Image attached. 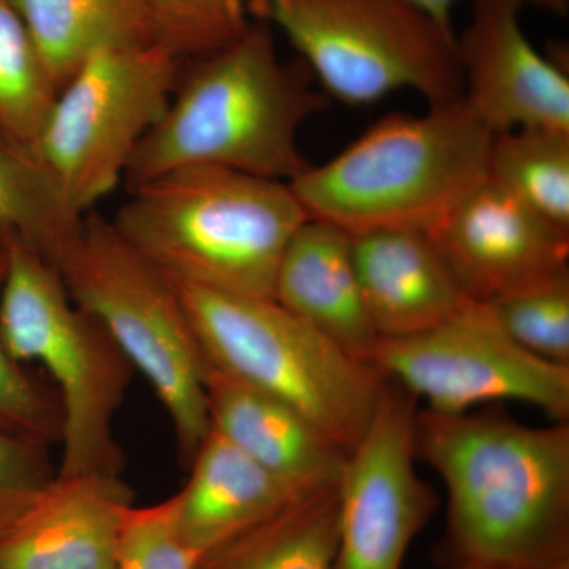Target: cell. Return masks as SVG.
Masks as SVG:
<instances>
[{"label":"cell","mask_w":569,"mask_h":569,"mask_svg":"<svg viewBox=\"0 0 569 569\" xmlns=\"http://www.w3.org/2000/svg\"><path fill=\"white\" fill-rule=\"evenodd\" d=\"M182 62L159 44L96 52L58 93L29 153L62 208L81 220L126 179L162 118Z\"/></svg>","instance_id":"9c48e42d"},{"label":"cell","mask_w":569,"mask_h":569,"mask_svg":"<svg viewBox=\"0 0 569 569\" xmlns=\"http://www.w3.org/2000/svg\"><path fill=\"white\" fill-rule=\"evenodd\" d=\"M206 396L212 429L277 477L302 490L339 481L348 452L301 411L209 362Z\"/></svg>","instance_id":"2e32d148"},{"label":"cell","mask_w":569,"mask_h":569,"mask_svg":"<svg viewBox=\"0 0 569 569\" xmlns=\"http://www.w3.org/2000/svg\"><path fill=\"white\" fill-rule=\"evenodd\" d=\"M313 82L301 59H280L268 22H250L227 47L182 63L170 103L134 151L123 182L133 189L192 167L293 181L310 164L299 130L328 103Z\"/></svg>","instance_id":"7a4b0ae2"},{"label":"cell","mask_w":569,"mask_h":569,"mask_svg":"<svg viewBox=\"0 0 569 569\" xmlns=\"http://www.w3.org/2000/svg\"><path fill=\"white\" fill-rule=\"evenodd\" d=\"M264 22L343 103H376L402 89L429 107L462 99L458 33L410 0H266Z\"/></svg>","instance_id":"ba28073f"},{"label":"cell","mask_w":569,"mask_h":569,"mask_svg":"<svg viewBox=\"0 0 569 569\" xmlns=\"http://www.w3.org/2000/svg\"><path fill=\"white\" fill-rule=\"evenodd\" d=\"M447 569H569V561H561V563L552 565V567L545 568H511V567H497V565L485 563H458L448 567Z\"/></svg>","instance_id":"f546056e"},{"label":"cell","mask_w":569,"mask_h":569,"mask_svg":"<svg viewBox=\"0 0 569 569\" xmlns=\"http://www.w3.org/2000/svg\"><path fill=\"white\" fill-rule=\"evenodd\" d=\"M111 220L174 282L272 298L288 242L307 216L290 183L217 167L133 187Z\"/></svg>","instance_id":"3957f363"},{"label":"cell","mask_w":569,"mask_h":569,"mask_svg":"<svg viewBox=\"0 0 569 569\" xmlns=\"http://www.w3.org/2000/svg\"><path fill=\"white\" fill-rule=\"evenodd\" d=\"M419 10L429 14L433 21L448 31H455L452 28V10H455L458 0H410ZM526 3L537 7V9L549 11V13L563 17L568 13L569 0H526Z\"/></svg>","instance_id":"f1b7e54d"},{"label":"cell","mask_w":569,"mask_h":569,"mask_svg":"<svg viewBox=\"0 0 569 569\" xmlns=\"http://www.w3.org/2000/svg\"><path fill=\"white\" fill-rule=\"evenodd\" d=\"M415 447L447 489L445 567L569 561V421L527 426L497 406L418 410Z\"/></svg>","instance_id":"6da1fadb"},{"label":"cell","mask_w":569,"mask_h":569,"mask_svg":"<svg viewBox=\"0 0 569 569\" xmlns=\"http://www.w3.org/2000/svg\"><path fill=\"white\" fill-rule=\"evenodd\" d=\"M493 133L459 102L425 116H385L326 163L290 183L307 219L348 236L380 230L432 233L488 181Z\"/></svg>","instance_id":"277c9868"},{"label":"cell","mask_w":569,"mask_h":569,"mask_svg":"<svg viewBox=\"0 0 569 569\" xmlns=\"http://www.w3.org/2000/svg\"><path fill=\"white\" fill-rule=\"evenodd\" d=\"M198 557L179 529L174 496L127 509L116 569H193Z\"/></svg>","instance_id":"4316f807"},{"label":"cell","mask_w":569,"mask_h":569,"mask_svg":"<svg viewBox=\"0 0 569 569\" xmlns=\"http://www.w3.org/2000/svg\"><path fill=\"white\" fill-rule=\"evenodd\" d=\"M209 365L301 411L350 452L365 436L387 378L272 298L178 283Z\"/></svg>","instance_id":"52a82bcc"},{"label":"cell","mask_w":569,"mask_h":569,"mask_svg":"<svg viewBox=\"0 0 569 569\" xmlns=\"http://www.w3.org/2000/svg\"><path fill=\"white\" fill-rule=\"evenodd\" d=\"M187 471L176 509L183 539L200 556L309 492L260 466L212 427Z\"/></svg>","instance_id":"ac0fdd59"},{"label":"cell","mask_w":569,"mask_h":569,"mask_svg":"<svg viewBox=\"0 0 569 569\" xmlns=\"http://www.w3.org/2000/svg\"><path fill=\"white\" fill-rule=\"evenodd\" d=\"M7 272V250L0 238V290ZM62 406L56 388L14 361L0 339V430L50 448L61 443Z\"/></svg>","instance_id":"484cf974"},{"label":"cell","mask_w":569,"mask_h":569,"mask_svg":"<svg viewBox=\"0 0 569 569\" xmlns=\"http://www.w3.org/2000/svg\"><path fill=\"white\" fill-rule=\"evenodd\" d=\"M56 268L71 299L103 325L151 385L171 419L179 462L187 470L211 421L208 358L178 284L96 211L82 219Z\"/></svg>","instance_id":"8992f818"},{"label":"cell","mask_w":569,"mask_h":569,"mask_svg":"<svg viewBox=\"0 0 569 569\" xmlns=\"http://www.w3.org/2000/svg\"><path fill=\"white\" fill-rule=\"evenodd\" d=\"M82 219L66 212L28 149L0 134V233L17 236L58 266Z\"/></svg>","instance_id":"7402d4cb"},{"label":"cell","mask_w":569,"mask_h":569,"mask_svg":"<svg viewBox=\"0 0 569 569\" xmlns=\"http://www.w3.org/2000/svg\"><path fill=\"white\" fill-rule=\"evenodd\" d=\"M7 272L0 339L14 361L47 370L62 406V458L56 473L121 477L114 419L133 366L110 332L71 299L59 269L28 242L0 233Z\"/></svg>","instance_id":"5b68a950"},{"label":"cell","mask_w":569,"mask_h":569,"mask_svg":"<svg viewBox=\"0 0 569 569\" xmlns=\"http://www.w3.org/2000/svg\"><path fill=\"white\" fill-rule=\"evenodd\" d=\"M59 88L10 0H0V134L29 148Z\"/></svg>","instance_id":"603a6c76"},{"label":"cell","mask_w":569,"mask_h":569,"mask_svg":"<svg viewBox=\"0 0 569 569\" xmlns=\"http://www.w3.org/2000/svg\"><path fill=\"white\" fill-rule=\"evenodd\" d=\"M272 299L348 355L369 362L378 336L346 231L307 219L284 249Z\"/></svg>","instance_id":"e0dca14e"},{"label":"cell","mask_w":569,"mask_h":569,"mask_svg":"<svg viewBox=\"0 0 569 569\" xmlns=\"http://www.w3.org/2000/svg\"><path fill=\"white\" fill-rule=\"evenodd\" d=\"M250 18L253 21H264L266 0H246Z\"/></svg>","instance_id":"4dcf8cb0"},{"label":"cell","mask_w":569,"mask_h":569,"mask_svg":"<svg viewBox=\"0 0 569 569\" xmlns=\"http://www.w3.org/2000/svg\"><path fill=\"white\" fill-rule=\"evenodd\" d=\"M350 238L378 340L421 335L473 302L429 231L380 230Z\"/></svg>","instance_id":"9a60e30c"},{"label":"cell","mask_w":569,"mask_h":569,"mask_svg":"<svg viewBox=\"0 0 569 569\" xmlns=\"http://www.w3.org/2000/svg\"><path fill=\"white\" fill-rule=\"evenodd\" d=\"M61 91L96 52L153 43L142 0H10Z\"/></svg>","instance_id":"d6986e66"},{"label":"cell","mask_w":569,"mask_h":569,"mask_svg":"<svg viewBox=\"0 0 569 569\" xmlns=\"http://www.w3.org/2000/svg\"><path fill=\"white\" fill-rule=\"evenodd\" d=\"M485 306L518 346L553 365L569 366V269Z\"/></svg>","instance_id":"cb8c5ba5"},{"label":"cell","mask_w":569,"mask_h":569,"mask_svg":"<svg viewBox=\"0 0 569 569\" xmlns=\"http://www.w3.org/2000/svg\"><path fill=\"white\" fill-rule=\"evenodd\" d=\"M526 0H473L456 36L463 103L493 134L519 129L569 132V80L539 54L520 24Z\"/></svg>","instance_id":"7c38bea8"},{"label":"cell","mask_w":569,"mask_h":569,"mask_svg":"<svg viewBox=\"0 0 569 569\" xmlns=\"http://www.w3.org/2000/svg\"><path fill=\"white\" fill-rule=\"evenodd\" d=\"M369 365L436 413L519 400L569 421V366L518 346L479 302L421 335L378 340Z\"/></svg>","instance_id":"30bf717a"},{"label":"cell","mask_w":569,"mask_h":569,"mask_svg":"<svg viewBox=\"0 0 569 569\" xmlns=\"http://www.w3.org/2000/svg\"><path fill=\"white\" fill-rule=\"evenodd\" d=\"M153 43L189 62L227 47L249 28L246 0H142Z\"/></svg>","instance_id":"d4e9b609"},{"label":"cell","mask_w":569,"mask_h":569,"mask_svg":"<svg viewBox=\"0 0 569 569\" xmlns=\"http://www.w3.org/2000/svg\"><path fill=\"white\" fill-rule=\"evenodd\" d=\"M54 473L48 447L0 430V539Z\"/></svg>","instance_id":"83f0119b"},{"label":"cell","mask_w":569,"mask_h":569,"mask_svg":"<svg viewBox=\"0 0 569 569\" xmlns=\"http://www.w3.org/2000/svg\"><path fill=\"white\" fill-rule=\"evenodd\" d=\"M430 234L470 301L479 305L569 269V231L489 179Z\"/></svg>","instance_id":"4fadbf2b"},{"label":"cell","mask_w":569,"mask_h":569,"mask_svg":"<svg viewBox=\"0 0 569 569\" xmlns=\"http://www.w3.org/2000/svg\"><path fill=\"white\" fill-rule=\"evenodd\" d=\"M417 402L388 380L365 436L348 452L337 482L332 569H402L432 518L436 492L417 470Z\"/></svg>","instance_id":"8fae6325"},{"label":"cell","mask_w":569,"mask_h":569,"mask_svg":"<svg viewBox=\"0 0 569 569\" xmlns=\"http://www.w3.org/2000/svg\"><path fill=\"white\" fill-rule=\"evenodd\" d=\"M488 179L569 231V132L519 129L493 134Z\"/></svg>","instance_id":"44dd1931"},{"label":"cell","mask_w":569,"mask_h":569,"mask_svg":"<svg viewBox=\"0 0 569 569\" xmlns=\"http://www.w3.org/2000/svg\"><path fill=\"white\" fill-rule=\"evenodd\" d=\"M133 498L116 475L54 473L0 539V569H116Z\"/></svg>","instance_id":"5bb4252c"},{"label":"cell","mask_w":569,"mask_h":569,"mask_svg":"<svg viewBox=\"0 0 569 569\" xmlns=\"http://www.w3.org/2000/svg\"><path fill=\"white\" fill-rule=\"evenodd\" d=\"M337 482L301 493L268 518L204 550L193 569H332Z\"/></svg>","instance_id":"ffe728a7"}]
</instances>
